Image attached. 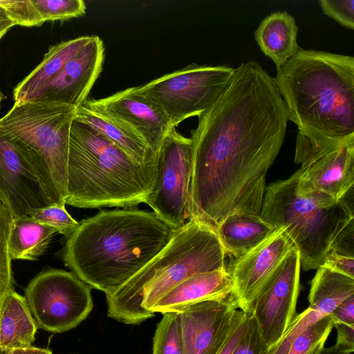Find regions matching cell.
I'll return each mask as SVG.
<instances>
[{"label":"cell","instance_id":"cell-1","mask_svg":"<svg viewBox=\"0 0 354 354\" xmlns=\"http://www.w3.org/2000/svg\"><path fill=\"white\" fill-rule=\"evenodd\" d=\"M191 131L188 220L215 231L227 216L260 215L266 177L283 143L288 113L274 77L241 64Z\"/></svg>","mask_w":354,"mask_h":354},{"label":"cell","instance_id":"cell-2","mask_svg":"<svg viewBox=\"0 0 354 354\" xmlns=\"http://www.w3.org/2000/svg\"><path fill=\"white\" fill-rule=\"evenodd\" d=\"M176 230L151 212L101 210L68 236L63 260L82 281L108 295L160 252Z\"/></svg>","mask_w":354,"mask_h":354},{"label":"cell","instance_id":"cell-3","mask_svg":"<svg viewBox=\"0 0 354 354\" xmlns=\"http://www.w3.org/2000/svg\"><path fill=\"white\" fill-rule=\"evenodd\" d=\"M274 77L298 132L313 139L354 135V57L301 48Z\"/></svg>","mask_w":354,"mask_h":354},{"label":"cell","instance_id":"cell-4","mask_svg":"<svg viewBox=\"0 0 354 354\" xmlns=\"http://www.w3.org/2000/svg\"><path fill=\"white\" fill-rule=\"evenodd\" d=\"M156 167V160L135 162L75 117L69 133L66 204L78 208L137 206L151 192Z\"/></svg>","mask_w":354,"mask_h":354},{"label":"cell","instance_id":"cell-5","mask_svg":"<svg viewBox=\"0 0 354 354\" xmlns=\"http://www.w3.org/2000/svg\"><path fill=\"white\" fill-rule=\"evenodd\" d=\"M225 257L214 230L188 220L160 252L122 286L106 295L107 316L126 324H140L153 317L151 308L183 281L227 268Z\"/></svg>","mask_w":354,"mask_h":354},{"label":"cell","instance_id":"cell-6","mask_svg":"<svg viewBox=\"0 0 354 354\" xmlns=\"http://www.w3.org/2000/svg\"><path fill=\"white\" fill-rule=\"evenodd\" d=\"M76 107L36 101L15 102L0 130L39 178L52 204L66 205L71 124Z\"/></svg>","mask_w":354,"mask_h":354},{"label":"cell","instance_id":"cell-7","mask_svg":"<svg viewBox=\"0 0 354 354\" xmlns=\"http://www.w3.org/2000/svg\"><path fill=\"white\" fill-rule=\"evenodd\" d=\"M298 176L297 170L266 187L260 216L274 229H284L308 271L324 265L337 236L353 221V187L335 204L322 206L299 193Z\"/></svg>","mask_w":354,"mask_h":354},{"label":"cell","instance_id":"cell-8","mask_svg":"<svg viewBox=\"0 0 354 354\" xmlns=\"http://www.w3.org/2000/svg\"><path fill=\"white\" fill-rule=\"evenodd\" d=\"M298 192L322 206L335 204L354 185V135L313 140L297 133Z\"/></svg>","mask_w":354,"mask_h":354},{"label":"cell","instance_id":"cell-9","mask_svg":"<svg viewBox=\"0 0 354 354\" xmlns=\"http://www.w3.org/2000/svg\"><path fill=\"white\" fill-rule=\"evenodd\" d=\"M234 68L191 64L140 85L136 89L166 114L171 127L207 110L229 84Z\"/></svg>","mask_w":354,"mask_h":354},{"label":"cell","instance_id":"cell-10","mask_svg":"<svg viewBox=\"0 0 354 354\" xmlns=\"http://www.w3.org/2000/svg\"><path fill=\"white\" fill-rule=\"evenodd\" d=\"M24 293L37 327L53 333L75 328L93 309L91 287L73 272L63 270L40 272Z\"/></svg>","mask_w":354,"mask_h":354},{"label":"cell","instance_id":"cell-11","mask_svg":"<svg viewBox=\"0 0 354 354\" xmlns=\"http://www.w3.org/2000/svg\"><path fill=\"white\" fill-rule=\"evenodd\" d=\"M156 178L145 203L163 222L178 230L188 219L192 141L171 128L156 156Z\"/></svg>","mask_w":354,"mask_h":354},{"label":"cell","instance_id":"cell-12","mask_svg":"<svg viewBox=\"0 0 354 354\" xmlns=\"http://www.w3.org/2000/svg\"><path fill=\"white\" fill-rule=\"evenodd\" d=\"M300 266L299 255L295 248L262 288L253 304L251 314L269 348L281 339L297 315Z\"/></svg>","mask_w":354,"mask_h":354},{"label":"cell","instance_id":"cell-13","mask_svg":"<svg viewBox=\"0 0 354 354\" xmlns=\"http://www.w3.org/2000/svg\"><path fill=\"white\" fill-rule=\"evenodd\" d=\"M233 297L191 304L180 311L184 354H218L238 324L248 314Z\"/></svg>","mask_w":354,"mask_h":354},{"label":"cell","instance_id":"cell-14","mask_svg":"<svg viewBox=\"0 0 354 354\" xmlns=\"http://www.w3.org/2000/svg\"><path fill=\"white\" fill-rule=\"evenodd\" d=\"M295 248L281 227L248 253L234 259L227 269L232 277V295L239 310L252 313L259 292Z\"/></svg>","mask_w":354,"mask_h":354},{"label":"cell","instance_id":"cell-15","mask_svg":"<svg viewBox=\"0 0 354 354\" xmlns=\"http://www.w3.org/2000/svg\"><path fill=\"white\" fill-rule=\"evenodd\" d=\"M84 102L129 127L144 140L156 159L164 138L174 128L164 111L136 86Z\"/></svg>","mask_w":354,"mask_h":354},{"label":"cell","instance_id":"cell-16","mask_svg":"<svg viewBox=\"0 0 354 354\" xmlns=\"http://www.w3.org/2000/svg\"><path fill=\"white\" fill-rule=\"evenodd\" d=\"M0 202L12 218L53 205L31 165L1 130Z\"/></svg>","mask_w":354,"mask_h":354},{"label":"cell","instance_id":"cell-17","mask_svg":"<svg viewBox=\"0 0 354 354\" xmlns=\"http://www.w3.org/2000/svg\"><path fill=\"white\" fill-rule=\"evenodd\" d=\"M104 59L102 40L98 36H92L57 76L29 100L77 108L87 99L102 70Z\"/></svg>","mask_w":354,"mask_h":354},{"label":"cell","instance_id":"cell-18","mask_svg":"<svg viewBox=\"0 0 354 354\" xmlns=\"http://www.w3.org/2000/svg\"><path fill=\"white\" fill-rule=\"evenodd\" d=\"M233 292L227 268L195 274L172 288L151 308L155 314L179 312L187 306L207 300H221Z\"/></svg>","mask_w":354,"mask_h":354},{"label":"cell","instance_id":"cell-19","mask_svg":"<svg viewBox=\"0 0 354 354\" xmlns=\"http://www.w3.org/2000/svg\"><path fill=\"white\" fill-rule=\"evenodd\" d=\"M75 118L97 131L135 162L144 165L156 160L144 140L133 130L86 102L76 109Z\"/></svg>","mask_w":354,"mask_h":354},{"label":"cell","instance_id":"cell-20","mask_svg":"<svg viewBox=\"0 0 354 354\" xmlns=\"http://www.w3.org/2000/svg\"><path fill=\"white\" fill-rule=\"evenodd\" d=\"M295 19L285 11L266 17L254 31V39L264 55L274 63L277 70L300 49Z\"/></svg>","mask_w":354,"mask_h":354},{"label":"cell","instance_id":"cell-21","mask_svg":"<svg viewBox=\"0 0 354 354\" xmlns=\"http://www.w3.org/2000/svg\"><path fill=\"white\" fill-rule=\"evenodd\" d=\"M37 328L24 297L14 290L8 292L0 306V350L31 346Z\"/></svg>","mask_w":354,"mask_h":354},{"label":"cell","instance_id":"cell-22","mask_svg":"<svg viewBox=\"0 0 354 354\" xmlns=\"http://www.w3.org/2000/svg\"><path fill=\"white\" fill-rule=\"evenodd\" d=\"M91 38L81 36L50 46L41 62L14 88L15 102L28 101L45 87Z\"/></svg>","mask_w":354,"mask_h":354},{"label":"cell","instance_id":"cell-23","mask_svg":"<svg viewBox=\"0 0 354 354\" xmlns=\"http://www.w3.org/2000/svg\"><path fill=\"white\" fill-rule=\"evenodd\" d=\"M275 230L260 215L235 213L225 218L216 232L225 255L236 259L254 249Z\"/></svg>","mask_w":354,"mask_h":354},{"label":"cell","instance_id":"cell-24","mask_svg":"<svg viewBox=\"0 0 354 354\" xmlns=\"http://www.w3.org/2000/svg\"><path fill=\"white\" fill-rule=\"evenodd\" d=\"M352 295L354 278L322 266L311 282L308 308L325 317Z\"/></svg>","mask_w":354,"mask_h":354},{"label":"cell","instance_id":"cell-25","mask_svg":"<svg viewBox=\"0 0 354 354\" xmlns=\"http://www.w3.org/2000/svg\"><path fill=\"white\" fill-rule=\"evenodd\" d=\"M55 232L29 216L13 218L8 237L11 259H37L44 253Z\"/></svg>","mask_w":354,"mask_h":354},{"label":"cell","instance_id":"cell-26","mask_svg":"<svg viewBox=\"0 0 354 354\" xmlns=\"http://www.w3.org/2000/svg\"><path fill=\"white\" fill-rule=\"evenodd\" d=\"M334 327L330 315L310 324L292 339L286 354H318Z\"/></svg>","mask_w":354,"mask_h":354},{"label":"cell","instance_id":"cell-27","mask_svg":"<svg viewBox=\"0 0 354 354\" xmlns=\"http://www.w3.org/2000/svg\"><path fill=\"white\" fill-rule=\"evenodd\" d=\"M162 315L153 336L152 354H184L179 313Z\"/></svg>","mask_w":354,"mask_h":354},{"label":"cell","instance_id":"cell-28","mask_svg":"<svg viewBox=\"0 0 354 354\" xmlns=\"http://www.w3.org/2000/svg\"><path fill=\"white\" fill-rule=\"evenodd\" d=\"M10 212L0 202V306L6 295L13 289L8 237L12 220Z\"/></svg>","mask_w":354,"mask_h":354},{"label":"cell","instance_id":"cell-29","mask_svg":"<svg viewBox=\"0 0 354 354\" xmlns=\"http://www.w3.org/2000/svg\"><path fill=\"white\" fill-rule=\"evenodd\" d=\"M29 216L67 237L75 231L80 224L69 214L65 205L53 204L37 209L31 212Z\"/></svg>","mask_w":354,"mask_h":354},{"label":"cell","instance_id":"cell-30","mask_svg":"<svg viewBox=\"0 0 354 354\" xmlns=\"http://www.w3.org/2000/svg\"><path fill=\"white\" fill-rule=\"evenodd\" d=\"M44 21L64 20L83 15L86 4L82 0H32Z\"/></svg>","mask_w":354,"mask_h":354},{"label":"cell","instance_id":"cell-31","mask_svg":"<svg viewBox=\"0 0 354 354\" xmlns=\"http://www.w3.org/2000/svg\"><path fill=\"white\" fill-rule=\"evenodd\" d=\"M0 6L15 25L40 26L45 22L32 0H0Z\"/></svg>","mask_w":354,"mask_h":354},{"label":"cell","instance_id":"cell-32","mask_svg":"<svg viewBox=\"0 0 354 354\" xmlns=\"http://www.w3.org/2000/svg\"><path fill=\"white\" fill-rule=\"evenodd\" d=\"M232 354H271L252 314L248 315L243 331Z\"/></svg>","mask_w":354,"mask_h":354},{"label":"cell","instance_id":"cell-33","mask_svg":"<svg viewBox=\"0 0 354 354\" xmlns=\"http://www.w3.org/2000/svg\"><path fill=\"white\" fill-rule=\"evenodd\" d=\"M319 3L324 15L346 28L354 29V0H320Z\"/></svg>","mask_w":354,"mask_h":354},{"label":"cell","instance_id":"cell-34","mask_svg":"<svg viewBox=\"0 0 354 354\" xmlns=\"http://www.w3.org/2000/svg\"><path fill=\"white\" fill-rule=\"evenodd\" d=\"M353 225L354 223L353 221H352L337 236L331 246L330 252L341 255L354 257Z\"/></svg>","mask_w":354,"mask_h":354},{"label":"cell","instance_id":"cell-35","mask_svg":"<svg viewBox=\"0 0 354 354\" xmlns=\"http://www.w3.org/2000/svg\"><path fill=\"white\" fill-rule=\"evenodd\" d=\"M323 266L354 278V257L330 252Z\"/></svg>","mask_w":354,"mask_h":354},{"label":"cell","instance_id":"cell-36","mask_svg":"<svg viewBox=\"0 0 354 354\" xmlns=\"http://www.w3.org/2000/svg\"><path fill=\"white\" fill-rule=\"evenodd\" d=\"M333 324H344L354 326V295L347 298L329 315Z\"/></svg>","mask_w":354,"mask_h":354},{"label":"cell","instance_id":"cell-37","mask_svg":"<svg viewBox=\"0 0 354 354\" xmlns=\"http://www.w3.org/2000/svg\"><path fill=\"white\" fill-rule=\"evenodd\" d=\"M334 327L337 333L336 342L354 348V326L337 324Z\"/></svg>","mask_w":354,"mask_h":354},{"label":"cell","instance_id":"cell-38","mask_svg":"<svg viewBox=\"0 0 354 354\" xmlns=\"http://www.w3.org/2000/svg\"><path fill=\"white\" fill-rule=\"evenodd\" d=\"M248 315L241 320L233 330L226 344L218 354H232V351L241 337L245 326Z\"/></svg>","mask_w":354,"mask_h":354},{"label":"cell","instance_id":"cell-39","mask_svg":"<svg viewBox=\"0 0 354 354\" xmlns=\"http://www.w3.org/2000/svg\"><path fill=\"white\" fill-rule=\"evenodd\" d=\"M354 348L335 343L333 346L324 348L318 354H351Z\"/></svg>","mask_w":354,"mask_h":354},{"label":"cell","instance_id":"cell-40","mask_svg":"<svg viewBox=\"0 0 354 354\" xmlns=\"http://www.w3.org/2000/svg\"><path fill=\"white\" fill-rule=\"evenodd\" d=\"M6 354H53L52 351L48 348H41L35 346L17 348L7 351Z\"/></svg>","mask_w":354,"mask_h":354},{"label":"cell","instance_id":"cell-41","mask_svg":"<svg viewBox=\"0 0 354 354\" xmlns=\"http://www.w3.org/2000/svg\"><path fill=\"white\" fill-rule=\"evenodd\" d=\"M14 26L15 24L9 19L5 10L0 6V28L9 30Z\"/></svg>","mask_w":354,"mask_h":354},{"label":"cell","instance_id":"cell-42","mask_svg":"<svg viewBox=\"0 0 354 354\" xmlns=\"http://www.w3.org/2000/svg\"><path fill=\"white\" fill-rule=\"evenodd\" d=\"M8 29L0 28V40L3 37V36L8 32Z\"/></svg>","mask_w":354,"mask_h":354},{"label":"cell","instance_id":"cell-43","mask_svg":"<svg viewBox=\"0 0 354 354\" xmlns=\"http://www.w3.org/2000/svg\"><path fill=\"white\" fill-rule=\"evenodd\" d=\"M4 98H5V96L3 94V93L1 92V91L0 90V109L1 107V103H2V102H3Z\"/></svg>","mask_w":354,"mask_h":354},{"label":"cell","instance_id":"cell-44","mask_svg":"<svg viewBox=\"0 0 354 354\" xmlns=\"http://www.w3.org/2000/svg\"><path fill=\"white\" fill-rule=\"evenodd\" d=\"M6 352L2 351L0 350V354H6Z\"/></svg>","mask_w":354,"mask_h":354}]
</instances>
